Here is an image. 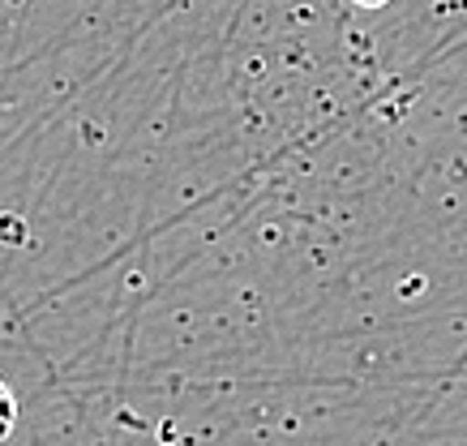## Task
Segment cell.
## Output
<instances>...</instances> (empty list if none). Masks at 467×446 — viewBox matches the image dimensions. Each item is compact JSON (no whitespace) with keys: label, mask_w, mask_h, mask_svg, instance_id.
<instances>
[{"label":"cell","mask_w":467,"mask_h":446,"mask_svg":"<svg viewBox=\"0 0 467 446\" xmlns=\"http://www.w3.org/2000/svg\"><path fill=\"white\" fill-rule=\"evenodd\" d=\"M14 425H17V399H14V390L0 382V442L14 433Z\"/></svg>","instance_id":"6da1fadb"},{"label":"cell","mask_w":467,"mask_h":446,"mask_svg":"<svg viewBox=\"0 0 467 446\" xmlns=\"http://www.w3.org/2000/svg\"><path fill=\"white\" fill-rule=\"evenodd\" d=\"M360 9H382V5H390V0H356Z\"/></svg>","instance_id":"7a4b0ae2"}]
</instances>
